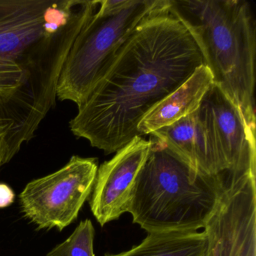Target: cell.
<instances>
[{"label":"cell","instance_id":"cell-3","mask_svg":"<svg viewBox=\"0 0 256 256\" xmlns=\"http://www.w3.org/2000/svg\"><path fill=\"white\" fill-rule=\"evenodd\" d=\"M151 140L132 191L128 212L133 223L148 233L204 228L224 194L220 181L198 173L162 142Z\"/></svg>","mask_w":256,"mask_h":256},{"label":"cell","instance_id":"cell-12","mask_svg":"<svg viewBox=\"0 0 256 256\" xmlns=\"http://www.w3.org/2000/svg\"><path fill=\"white\" fill-rule=\"evenodd\" d=\"M214 84L210 68L204 64L198 67L181 86L145 115L138 126L140 136L150 134L194 113Z\"/></svg>","mask_w":256,"mask_h":256},{"label":"cell","instance_id":"cell-16","mask_svg":"<svg viewBox=\"0 0 256 256\" xmlns=\"http://www.w3.org/2000/svg\"><path fill=\"white\" fill-rule=\"evenodd\" d=\"M16 194L11 187L5 184H0V208L10 206L14 202Z\"/></svg>","mask_w":256,"mask_h":256},{"label":"cell","instance_id":"cell-13","mask_svg":"<svg viewBox=\"0 0 256 256\" xmlns=\"http://www.w3.org/2000/svg\"><path fill=\"white\" fill-rule=\"evenodd\" d=\"M140 242L119 254L106 256H203L206 247L204 232H152Z\"/></svg>","mask_w":256,"mask_h":256},{"label":"cell","instance_id":"cell-4","mask_svg":"<svg viewBox=\"0 0 256 256\" xmlns=\"http://www.w3.org/2000/svg\"><path fill=\"white\" fill-rule=\"evenodd\" d=\"M97 1L78 0L65 24L38 40L16 60L24 71L14 94L0 98V121L7 126L4 164L34 138L55 106L61 71L76 37L96 8Z\"/></svg>","mask_w":256,"mask_h":256},{"label":"cell","instance_id":"cell-5","mask_svg":"<svg viewBox=\"0 0 256 256\" xmlns=\"http://www.w3.org/2000/svg\"><path fill=\"white\" fill-rule=\"evenodd\" d=\"M158 0H101L64 62L56 98L82 106L132 32Z\"/></svg>","mask_w":256,"mask_h":256},{"label":"cell","instance_id":"cell-2","mask_svg":"<svg viewBox=\"0 0 256 256\" xmlns=\"http://www.w3.org/2000/svg\"><path fill=\"white\" fill-rule=\"evenodd\" d=\"M197 44L214 84L256 133V24L244 0H170Z\"/></svg>","mask_w":256,"mask_h":256},{"label":"cell","instance_id":"cell-8","mask_svg":"<svg viewBox=\"0 0 256 256\" xmlns=\"http://www.w3.org/2000/svg\"><path fill=\"white\" fill-rule=\"evenodd\" d=\"M256 178L222 194L204 228L203 256H256Z\"/></svg>","mask_w":256,"mask_h":256},{"label":"cell","instance_id":"cell-15","mask_svg":"<svg viewBox=\"0 0 256 256\" xmlns=\"http://www.w3.org/2000/svg\"><path fill=\"white\" fill-rule=\"evenodd\" d=\"M23 78V70L16 61L0 58V98L14 94Z\"/></svg>","mask_w":256,"mask_h":256},{"label":"cell","instance_id":"cell-7","mask_svg":"<svg viewBox=\"0 0 256 256\" xmlns=\"http://www.w3.org/2000/svg\"><path fill=\"white\" fill-rule=\"evenodd\" d=\"M197 113L222 168L224 192L250 178H256V133L215 84L204 97Z\"/></svg>","mask_w":256,"mask_h":256},{"label":"cell","instance_id":"cell-1","mask_svg":"<svg viewBox=\"0 0 256 256\" xmlns=\"http://www.w3.org/2000/svg\"><path fill=\"white\" fill-rule=\"evenodd\" d=\"M204 64L170 0L156 6L116 52L88 100L70 122L73 134L104 154L140 136L145 115Z\"/></svg>","mask_w":256,"mask_h":256},{"label":"cell","instance_id":"cell-14","mask_svg":"<svg viewBox=\"0 0 256 256\" xmlns=\"http://www.w3.org/2000/svg\"><path fill=\"white\" fill-rule=\"evenodd\" d=\"M95 228L90 220L82 221L76 230L47 256H95L94 241Z\"/></svg>","mask_w":256,"mask_h":256},{"label":"cell","instance_id":"cell-9","mask_svg":"<svg viewBox=\"0 0 256 256\" xmlns=\"http://www.w3.org/2000/svg\"><path fill=\"white\" fill-rule=\"evenodd\" d=\"M78 0H0V58L16 61L68 20Z\"/></svg>","mask_w":256,"mask_h":256},{"label":"cell","instance_id":"cell-17","mask_svg":"<svg viewBox=\"0 0 256 256\" xmlns=\"http://www.w3.org/2000/svg\"><path fill=\"white\" fill-rule=\"evenodd\" d=\"M6 133V125L0 121V166H4V158L6 156L5 138Z\"/></svg>","mask_w":256,"mask_h":256},{"label":"cell","instance_id":"cell-10","mask_svg":"<svg viewBox=\"0 0 256 256\" xmlns=\"http://www.w3.org/2000/svg\"><path fill=\"white\" fill-rule=\"evenodd\" d=\"M152 140L137 136L98 167L90 206L100 226L128 212L138 173L146 160Z\"/></svg>","mask_w":256,"mask_h":256},{"label":"cell","instance_id":"cell-6","mask_svg":"<svg viewBox=\"0 0 256 256\" xmlns=\"http://www.w3.org/2000/svg\"><path fill=\"white\" fill-rule=\"evenodd\" d=\"M98 168L97 158L73 156L62 168L25 186L20 194L22 212L38 229L62 230L90 196Z\"/></svg>","mask_w":256,"mask_h":256},{"label":"cell","instance_id":"cell-11","mask_svg":"<svg viewBox=\"0 0 256 256\" xmlns=\"http://www.w3.org/2000/svg\"><path fill=\"white\" fill-rule=\"evenodd\" d=\"M197 110L150 134L198 173L216 178L222 187V168Z\"/></svg>","mask_w":256,"mask_h":256}]
</instances>
